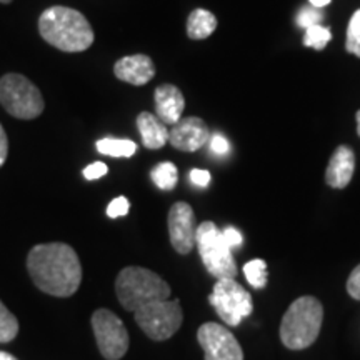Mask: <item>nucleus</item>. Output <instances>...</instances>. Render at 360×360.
Segmentation results:
<instances>
[{
	"instance_id": "obj_1",
	"label": "nucleus",
	"mask_w": 360,
	"mask_h": 360,
	"mask_svg": "<svg viewBox=\"0 0 360 360\" xmlns=\"http://www.w3.org/2000/svg\"><path fill=\"white\" fill-rule=\"evenodd\" d=\"M27 270L35 285L53 297H70L82 282L79 255L64 242L35 245L27 257Z\"/></svg>"
},
{
	"instance_id": "obj_2",
	"label": "nucleus",
	"mask_w": 360,
	"mask_h": 360,
	"mask_svg": "<svg viewBox=\"0 0 360 360\" xmlns=\"http://www.w3.org/2000/svg\"><path fill=\"white\" fill-rule=\"evenodd\" d=\"M39 32L52 47L62 52H84L94 44L92 25L82 12L75 8L56 6L42 12Z\"/></svg>"
},
{
	"instance_id": "obj_3",
	"label": "nucleus",
	"mask_w": 360,
	"mask_h": 360,
	"mask_svg": "<svg viewBox=\"0 0 360 360\" xmlns=\"http://www.w3.org/2000/svg\"><path fill=\"white\" fill-rule=\"evenodd\" d=\"M323 307L312 295L299 297L290 304L281 323V340L287 349L302 350L317 340L322 328Z\"/></svg>"
},
{
	"instance_id": "obj_4",
	"label": "nucleus",
	"mask_w": 360,
	"mask_h": 360,
	"mask_svg": "<svg viewBox=\"0 0 360 360\" xmlns=\"http://www.w3.org/2000/svg\"><path fill=\"white\" fill-rule=\"evenodd\" d=\"M115 294L125 310L135 312L142 305L167 300L170 294L169 283L152 270L137 267H125L120 270L115 281Z\"/></svg>"
},
{
	"instance_id": "obj_5",
	"label": "nucleus",
	"mask_w": 360,
	"mask_h": 360,
	"mask_svg": "<svg viewBox=\"0 0 360 360\" xmlns=\"http://www.w3.org/2000/svg\"><path fill=\"white\" fill-rule=\"evenodd\" d=\"M0 103L7 114L20 120H32L42 114V92L25 75L6 74L0 79Z\"/></svg>"
},
{
	"instance_id": "obj_6",
	"label": "nucleus",
	"mask_w": 360,
	"mask_h": 360,
	"mask_svg": "<svg viewBox=\"0 0 360 360\" xmlns=\"http://www.w3.org/2000/svg\"><path fill=\"white\" fill-rule=\"evenodd\" d=\"M195 244L207 272L215 278H236L237 264L233 260L231 247L225 242L224 233L214 222H202L197 227Z\"/></svg>"
},
{
	"instance_id": "obj_7",
	"label": "nucleus",
	"mask_w": 360,
	"mask_h": 360,
	"mask_svg": "<svg viewBox=\"0 0 360 360\" xmlns=\"http://www.w3.org/2000/svg\"><path fill=\"white\" fill-rule=\"evenodd\" d=\"M135 322L148 339L162 342L172 337L184 321L179 300H155L135 310Z\"/></svg>"
},
{
	"instance_id": "obj_8",
	"label": "nucleus",
	"mask_w": 360,
	"mask_h": 360,
	"mask_svg": "<svg viewBox=\"0 0 360 360\" xmlns=\"http://www.w3.org/2000/svg\"><path fill=\"white\" fill-rule=\"evenodd\" d=\"M209 302L219 317L231 327H237L254 310L250 294L233 278H220L214 285Z\"/></svg>"
},
{
	"instance_id": "obj_9",
	"label": "nucleus",
	"mask_w": 360,
	"mask_h": 360,
	"mask_svg": "<svg viewBox=\"0 0 360 360\" xmlns=\"http://www.w3.org/2000/svg\"><path fill=\"white\" fill-rule=\"evenodd\" d=\"M92 328L102 357L122 359L129 350V332L124 322L112 310L98 309L92 315Z\"/></svg>"
},
{
	"instance_id": "obj_10",
	"label": "nucleus",
	"mask_w": 360,
	"mask_h": 360,
	"mask_svg": "<svg viewBox=\"0 0 360 360\" xmlns=\"http://www.w3.org/2000/svg\"><path fill=\"white\" fill-rule=\"evenodd\" d=\"M197 340L204 349L205 360H244L240 344L220 323H204L197 332Z\"/></svg>"
},
{
	"instance_id": "obj_11",
	"label": "nucleus",
	"mask_w": 360,
	"mask_h": 360,
	"mask_svg": "<svg viewBox=\"0 0 360 360\" xmlns=\"http://www.w3.org/2000/svg\"><path fill=\"white\" fill-rule=\"evenodd\" d=\"M195 214L187 202H177L169 210L170 244L179 254H191L195 245Z\"/></svg>"
},
{
	"instance_id": "obj_12",
	"label": "nucleus",
	"mask_w": 360,
	"mask_h": 360,
	"mask_svg": "<svg viewBox=\"0 0 360 360\" xmlns=\"http://www.w3.org/2000/svg\"><path fill=\"white\" fill-rule=\"evenodd\" d=\"M210 141V130L199 117H186L169 130V143L177 150L195 152Z\"/></svg>"
},
{
	"instance_id": "obj_13",
	"label": "nucleus",
	"mask_w": 360,
	"mask_h": 360,
	"mask_svg": "<svg viewBox=\"0 0 360 360\" xmlns=\"http://www.w3.org/2000/svg\"><path fill=\"white\" fill-rule=\"evenodd\" d=\"M114 74L122 82L139 87V85H146L154 79L155 65L146 53H135V56H127L117 60Z\"/></svg>"
},
{
	"instance_id": "obj_14",
	"label": "nucleus",
	"mask_w": 360,
	"mask_h": 360,
	"mask_svg": "<svg viewBox=\"0 0 360 360\" xmlns=\"http://www.w3.org/2000/svg\"><path fill=\"white\" fill-rule=\"evenodd\" d=\"M184 109H186V98L179 87L164 84L155 89V112L162 122L175 125L182 119Z\"/></svg>"
},
{
	"instance_id": "obj_15",
	"label": "nucleus",
	"mask_w": 360,
	"mask_h": 360,
	"mask_svg": "<svg viewBox=\"0 0 360 360\" xmlns=\"http://www.w3.org/2000/svg\"><path fill=\"white\" fill-rule=\"evenodd\" d=\"M355 170V154L347 146L337 147V150L332 154L326 170V182L327 186L334 188H345L354 177Z\"/></svg>"
},
{
	"instance_id": "obj_16",
	"label": "nucleus",
	"mask_w": 360,
	"mask_h": 360,
	"mask_svg": "<svg viewBox=\"0 0 360 360\" xmlns=\"http://www.w3.org/2000/svg\"><path fill=\"white\" fill-rule=\"evenodd\" d=\"M137 129L141 132L142 143L150 150L162 148L169 142V130L159 117L150 112H142L137 117Z\"/></svg>"
},
{
	"instance_id": "obj_17",
	"label": "nucleus",
	"mask_w": 360,
	"mask_h": 360,
	"mask_svg": "<svg viewBox=\"0 0 360 360\" xmlns=\"http://www.w3.org/2000/svg\"><path fill=\"white\" fill-rule=\"evenodd\" d=\"M217 29V19L205 8H195L187 20V35L192 40H204L210 37Z\"/></svg>"
},
{
	"instance_id": "obj_18",
	"label": "nucleus",
	"mask_w": 360,
	"mask_h": 360,
	"mask_svg": "<svg viewBox=\"0 0 360 360\" xmlns=\"http://www.w3.org/2000/svg\"><path fill=\"white\" fill-rule=\"evenodd\" d=\"M96 147L101 154L110 157H132L137 152V143L127 139H101Z\"/></svg>"
},
{
	"instance_id": "obj_19",
	"label": "nucleus",
	"mask_w": 360,
	"mask_h": 360,
	"mask_svg": "<svg viewBox=\"0 0 360 360\" xmlns=\"http://www.w3.org/2000/svg\"><path fill=\"white\" fill-rule=\"evenodd\" d=\"M150 177L155 186L162 191H172L179 182V170L172 162H162V164L152 169Z\"/></svg>"
},
{
	"instance_id": "obj_20",
	"label": "nucleus",
	"mask_w": 360,
	"mask_h": 360,
	"mask_svg": "<svg viewBox=\"0 0 360 360\" xmlns=\"http://www.w3.org/2000/svg\"><path fill=\"white\" fill-rule=\"evenodd\" d=\"M19 334V321L0 300V344L12 342Z\"/></svg>"
},
{
	"instance_id": "obj_21",
	"label": "nucleus",
	"mask_w": 360,
	"mask_h": 360,
	"mask_svg": "<svg viewBox=\"0 0 360 360\" xmlns=\"http://www.w3.org/2000/svg\"><path fill=\"white\" fill-rule=\"evenodd\" d=\"M244 274L254 289H264L267 285V264L262 259H255L247 262L244 265Z\"/></svg>"
},
{
	"instance_id": "obj_22",
	"label": "nucleus",
	"mask_w": 360,
	"mask_h": 360,
	"mask_svg": "<svg viewBox=\"0 0 360 360\" xmlns=\"http://www.w3.org/2000/svg\"><path fill=\"white\" fill-rule=\"evenodd\" d=\"M330 29H327L323 25H314L305 29L304 45L305 47H312L315 51H323L327 47V44L330 42Z\"/></svg>"
},
{
	"instance_id": "obj_23",
	"label": "nucleus",
	"mask_w": 360,
	"mask_h": 360,
	"mask_svg": "<svg viewBox=\"0 0 360 360\" xmlns=\"http://www.w3.org/2000/svg\"><path fill=\"white\" fill-rule=\"evenodd\" d=\"M345 49H347V52L354 53L355 57L360 58V8L359 11H355L354 15L350 17Z\"/></svg>"
},
{
	"instance_id": "obj_24",
	"label": "nucleus",
	"mask_w": 360,
	"mask_h": 360,
	"mask_svg": "<svg viewBox=\"0 0 360 360\" xmlns=\"http://www.w3.org/2000/svg\"><path fill=\"white\" fill-rule=\"evenodd\" d=\"M322 19H323V13L321 12V8L309 6V7L300 8L299 15H297V25L302 27V29H309V27L321 25Z\"/></svg>"
},
{
	"instance_id": "obj_25",
	"label": "nucleus",
	"mask_w": 360,
	"mask_h": 360,
	"mask_svg": "<svg viewBox=\"0 0 360 360\" xmlns=\"http://www.w3.org/2000/svg\"><path fill=\"white\" fill-rule=\"evenodd\" d=\"M129 200L125 199V197H117L109 204L107 207V215H109L110 219H117V217H124V215L129 214Z\"/></svg>"
},
{
	"instance_id": "obj_26",
	"label": "nucleus",
	"mask_w": 360,
	"mask_h": 360,
	"mask_svg": "<svg viewBox=\"0 0 360 360\" xmlns=\"http://www.w3.org/2000/svg\"><path fill=\"white\" fill-rule=\"evenodd\" d=\"M109 172V167H107L103 162H94L89 167L84 169V177L87 180H97Z\"/></svg>"
},
{
	"instance_id": "obj_27",
	"label": "nucleus",
	"mask_w": 360,
	"mask_h": 360,
	"mask_svg": "<svg viewBox=\"0 0 360 360\" xmlns=\"http://www.w3.org/2000/svg\"><path fill=\"white\" fill-rule=\"evenodd\" d=\"M347 292L355 300H360V265H357L350 274L347 281Z\"/></svg>"
},
{
	"instance_id": "obj_28",
	"label": "nucleus",
	"mask_w": 360,
	"mask_h": 360,
	"mask_svg": "<svg viewBox=\"0 0 360 360\" xmlns=\"http://www.w3.org/2000/svg\"><path fill=\"white\" fill-rule=\"evenodd\" d=\"M209 142H210V148H212V152L217 155L227 154L229 148H231V146H229V141L224 137V135H219V134L210 135Z\"/></svg>"
},
{
	"instance_id": "obj_29",
	"label": "nucleus",
	"mask_w": 360,
	"mask_h": 360,
	"mask_svg": "<svg viewBox=\"0 0 360 360\" xmlns=\"http://www.w3.org/2000/svg\"><path fill=\"white\" fill-rule=\"evenodd\" d=\"M191 182L195 184L199 187H205L210 184V172L209 170H200V169H193L191 170Z\"/></svg>"
},
{
	"instance_id": "obj_30",
	"label": "nucleus",
	"mask_w": 360,
	"mask_h": 360,
	"mask_svg": "<svg viewBox=\"0 0 360 360\" xmlns=\"http://www.w3.org/2000/svg\"><path fill=\"white\" fill-rule=\"evenodd\" d=\"M222 233H224L225 242H227V245L231 247V249H232V247H238V245L242 244V233L238 232L237 229L227 227Z\"/></svg>"
},
{
	"instance_id": "obj_31",
	"label": "nucleus",
	"mask_w": 360,
	"mask_h": 360,
	"mask_svg": "<svg viewBox=\"0 0 360 360\" xmlns=\"http://www.w3.org/2000/svg\"><path fill=\"white\" fill-rule=\"evenodd\" d=\"M7 154H8V139H7L6 130L2 127V124H0V167L6 164Z\"/></svg>"
},
{
	"instance_id": "obj_32",
	"label": "nucleus",
	"mask_w": 360,
	"mask_h": 360,
	"mask_svg": "<svg viewBox=\"0 0 360 360\" xmlns=\"http://www.w3.org/2000/svg\"><path fill=\"white\" fill-rule=\"evenodd\" d=\"M309 2H310V6L315 7V8H322V7L328 6V4H330L332 0H309Z\"/></svg>"
},
{
	"instance_id": "obj_33",
	"label": "nucleus",
	"mask_w": 360,
	"mask_h": 360,
	"mask_svg": "<svg viewBox=\"0 0 360 360\" xmlns=\"http://www.w3.org/2000/svg\"><path fill=\"white\" fill-rule=\"evenodd\" d=\"M0 360H17V359L7 352H0Z\"/></svg>"
},
{
	"instance_id": "obj_34",
	"label": "nucleus",
	"mask_w": 360,
	"mask_h": 360,
	"mask_svg": "<svg viewBox=\"0 0 360 360\" xmlns=\"http://www.w3.org/2000/svg\"><path fill=\"white\" fill-rule=\"evenodd\" d=\"M355 119H357V134H359V137H360V110L357 112V115H355Z\"/></svg>"
},
{
	"instance_id": "obj_35",
	"label": "nucleus",
	"mask_w": 360,
	"mask_h": 360,
	"mask_svg": "<svg viewBox=\"0 0 360 360\" xmlns=\"http://www.w3.org/2000/svg\"><path fill=\"white\" fill-rule=\"evenodd\" d=\"M12 0H0V4H11Z\"/></svg>"
}]
</instances>
